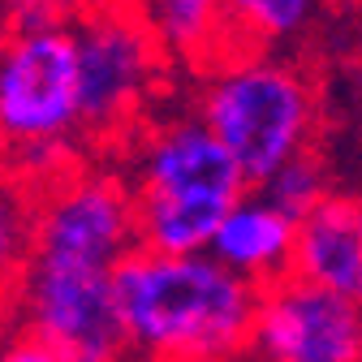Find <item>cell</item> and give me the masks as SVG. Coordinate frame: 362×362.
Here are the masks:
<instances>
[{"instance_id": "obj_1", "label": "cell", "mask_w": 362, "mask_h": 362, "mask_svg": "<svg viewBox=\"0 0 362 362\" xmlns=\"http://www.w3.org/2000/svg\"><path fill=\"white\" fill-rule=\"evenodd\" d=\"M117 302L139 362H238L255 349L263 289L211 250L139 246L117 267Z\"/></svg>"}, {"instance_id": "obj_2", "label": "cell", "mask_w": 362, "mask_h": 362, "mask_svg": "<svg viewBox=\"0 0 362 362\" xmlns=\"http://www.w3.org/2000/svg\"><path fill=\"white\" fill-rule=\"evenodd\" d=\"M125 181L139 211V242L164 255H203L220 220L238 207L250 181L216 129L190 112L147 117L125 143Z\"/></svg>"}, {"instance_id": "obj_3", "label": "cell", "mask_w": 362, "mask_h": 362, "mask_svg": "<svg viewBox=\"0 0 362 362\" xmlns=\"http://www.w3.org/2000/svg\"><path fill=\"white\" fill-rule=\"evenodd\" d=\"M194 112L233 151L250 186H259L293 156L315 151L324 95L298 61L272 48H242L203 69Z\"/></svg>"}, {"instance_id": "obj_4", "label": "cell", "mask_w": 362, "mask_h": 362, "mask_svg": "<svg viewBox=\"0 0 362 362\" xmlns=\"http://www.w3.org/2000/svg\"><path fill=\"white\" fill-rule=\"evenodd\" d=\"M0 134L30 190L74 168L69 156L86 139L74 26L9 30L0 57Z\"/></svg>"}, {"instance_id": "obj_5", "label": "cell", "mask_w": 362, "mask_h": 362, "mask_svg": "<svg viewBox=\"0 0 362 362\" xmlns=\"http://www.w3.org/2000/svg\"><path fill=\"white\" fill-rule=\"evenodd\" d=\"M18 332L39 337L65 362H139L117 302V267L65 255H22L9 272Z\"/></svg>"}, {"instance_id": "obj_6", "label": "cell", "mask_w": 362, "mask_h": 362, "mask_svg": "<svg viewBox=\"0 0 362 362\" xmlns=\"http://www.w3.org/2000/svg\"><path fill=\"white\" fill-rule=\"evenodd\" d=\"M82 65V129L90 143L134 139L164 82V48L129 0L86 9L74 26Z\"/></svg>"}, {"instance_id": "obj_7", "label": "cell", "mask_w": 362, "mask_h": 362, "mask_svg": "<svg viewBox=\"0 0 362 362\" xmlns=\"http://www.w3.org/2000/svg\"><path fill=\"white\" fill-rule=\"evenodd\" d=\"M255 354L272 362H362V302L289 272L263 289Z\"/></svg>"}, {"instance_id": "obj_8", "label": "cell", "mask_w": 362, "mask_h": 362, "mask_svg": "<svg viewBox=\"0 0 362 362\" xmlns=\"http://www.w3.org/2000/svg\"><path fill=\"white\" fill-rule=\"evenodd\" d=\"M298 224H302L298 216H289L285 207H276L267 194L250 186L238 199V207L220 220V229L211 238V255L224 267H233L238 276H246L250 285L267 289L293 272Z\"/></svg>"}, {"instance_id": "obj_9", "label": "cell", "mask_w": 362, "mask_h": 362, "mask_svg": "<svg viewBox=\"0 0 362 362\" xmlns=\"http://www.w3.org/2000/svg\"><path fill=\"white\" fill-rule=\"evenodd\" d=\"M293 272L362 302V194L332 190L310 216H302Z\"/></svg>"}, {"instance_id": "obj_10", "label": "cell", "mask_w": 362, "mask_h": 362, "mask_svg": "<svg viewBox=\"0 0 362 362\" xmlns=\"http://www.w3.org/2000/svg\"><path fill=\"white\" fill-rule=\"evenodd\" d=\"M134 5L143 9L151 35L173 61H190L207 69L233 52L229 18H224L220 0H134Z\"/></svg>"}, {"instance_id": "obj_11", "label": "cell", "mask_w": 362, "mask_h": 362, "mask_svg": "<svg viewBox=\"0 0 362 362\" xmlns=\"http://www.w3.org/2000/svg\"><path fill=\"white\" fill-rule=\"evenodd\" d=\"M224 18H229L233 52L242 48H285L298 43L315 18H320L324 0H220Z\"/></svg>"}, {"instance_id": "obj_12", "label": "cell", "mask_w": 362, "mask_h": 362, "mask_svg": "<svg viewBox=\"0 0 362 362\" xmlns=\"http://www.w3.org/2000/svg\"><path fill=\"white\" fill-rule=\"evenodd\" d=\"M255 190L267 194L276 207H285L289 216L302 220V216H310L315 207L332 194V177H328V164H324L320 151H302L289 164H281L267 181H259Z\"/></svg>"}, {"instance_id": "obj_13", "label": "cell", "mask_w": 362, "mask_h": 362, "mask_svg": "<svg viewBox=\"0 0 362 362\" xmlns=\"http://www.w3.org/2000/svg\"><path fill=\"white\" fill-rule=\"evenodd\" d=\"M78 9H82V0H9V30L69 26Z\"/></svg>"}, {"instance_id": "obj_14", "label": "cell", "mask_w": 362, "mask_h": 362, "mask_svg": "<svg viewBox=\"0 0 362 362\" xmlns=\"http://www.w3.org/2000/svg\"><path fill=\"white\" fill-rule=\"evenodd\" d=\"M0 362H65L52 345H43L39 337H26V332H13L9 345H5V358Z\"/></svg>"}, {"instance_id": "obj_15", "label": "cell", "mask_w": 362, "mask_h": 362, "mask_svg": "<svg viewBox=\"0 0 362 362\" xmlns=\"http://www.w3.org/2000/svg\"><path fill=\"white\" fill-rule=\"evenodd\" d=\"M345 69H349V90L358 95V104H362V35H358V43L349 48V61H345Z\"/></svg>"}, {"instance_id": "obj_16", "label": "cell", "mask_w": 362, "mask_h": 362, "mask_svg": "<svg viewBox=\"0 0 362 362\" xmlns=\"http://www.w3.org/2000/svg\"><path fill=\"white\" fill-rule=\"evenodd\" d=\"M238 362H272V358H263V354H255V349H250V354H242Z\"/></svg>"}]
</instances>
